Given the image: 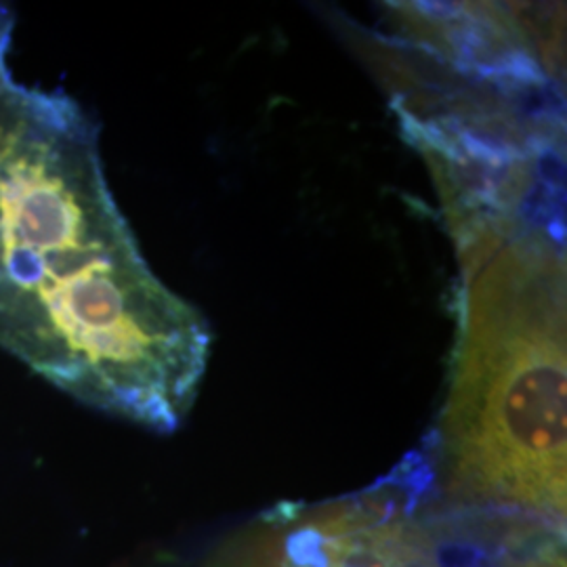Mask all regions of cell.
<instances>
[{
    "label": "cell",
    "instance_id": "obj_2",
    "mask_svg": "<svg viewBox=\"0 0 567 567\" xmlns=\"http://www.w3.org/2000/svg\"><path fill=\"white\" fill-rule=\"evenodd\" d=\"M461 264L458 343L431 431L440 492L566 526L564 234L524 227Z\"/></svg>",
    "mask_w": 567,
    "mask_h": 567
},
{
    "label": "cell",
    "instance_id": "obj_1",
    "mask_svg": "<svg viewBox=\"0 0 567 567\" xmlns=\"http://www.w3.org/2000/svg\"><path fill=\"white\" fill-rule=\"evenodd\" d=\"M0 349L70 398L173 433L210 330L143 259L79 103L0 91Z\"/></svg>",
    "mask_w": 567,
    "mask_h": 567
},
{
    "label": "cell",
    "instance_id": "obj_3",
    "mask_svg": "<svg viewBox=\"0 0 567 567\" xmlns=\"http://www.w3.org/2000/svg\"><path fill=\"white\" fill-rule=\"evenodd\" d=\"M11 81V74H9V68H7V63H0V91L7 86Z\"/></svg>",
    "mask_w": 567,
    "mask_h": 567
}]
</instances>
